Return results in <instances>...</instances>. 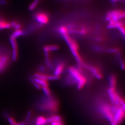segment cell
Segmentation results:
<instances>
[{
	"instance_id": "6da1fadb",
	"label": "cell",
	"mask_w": 125,
	"mask_h": 125,
	"mask_svg": "<svg viewBox=\"0 0 125 125\" xmlns=\"http://www.w3.org/2000/svg\"><path fill=\"white\" fill-rule=\"evenodd\" d=\"M63 35L64 39L66 41V42L69 45L72 54L74 57H75L77 62L79 66H84L85 64H84L81 57L80 55H79V53L78 52L79 47L76 42L75 41H74V40L72 39L69 36V35H68V34Z\"/></svg>"
},
{
	"instance_id": "7a4b0ae2",
	"label": "cell",
	"mask_w": 125,
	"mask_h": 125,
	"mask_svg": "<svg viewBox=\"0 0 125 125\" xmlns=\"http://www.w3.org/2000/svg\"><path fill=\"white\" fill-rule=\"evenodd\" d=\"M69 72L77 83V88L78 89H81L84 87L86 83V79L82 74L80 70L74 67H70L69 69Z\"/></svg>"
},
{
	"instance_id": "3957f363",
	"label": "cell",
	"mask_w": 125,
	"mask_h": 125,
	"mask_svg": "<svg viewBox=\"0 0 125 125\" xmlns=\"http://www.w3.org/2000/svg\"><path fill=\"white\" fill-rule=\"evenodd\" d=\"M43 100L42 104L39 105L38 108L41 110L49 111L51 112H56L58 109V105L56 100L51 98V96L47 97Z\"/></svg>"
},
{
	"instance_id": "277c9868",
	"label": "cell",
	"mask_w": 125,
	"mask_h": 125,
	"mask_svg": "<svg viewBox=\"0 0 125 125\" xmlns=\"http://www.w3.org/2000/svg\"><path fill=\"white\" fill-rule=\"evenodd\" d=\"M98 110L102 115L111 124L113 120L114 114L112 106L109 104L101 102L98 105Z\"/></svg>"
},
{
	"instance_id": "5b68a950",
	"label": "cell",
	"mask_w": 125,
	"mask_h": 125,
	"mask_svg": "<svg viewBox=\"0 0 125 125\" xmlns=\"http://www.w3.org/2000/svg\"><path fill=\"white\" fill-rule=\"evenodd\" d=\"M125 12L121 10H116L109 12L106 16V19L109 22L120 21L125 17Z\"/></svg>"
},
{
	"instance_id": "8992f818",
	"label": "cell",
	"mask_w": 125,
	"mask_h": 125,
	"mask_svg": "<svg viewBox=\"0 0 125 125\" xmlns=\"http://www.w3.org/2000/svg\"><path fill=\"white\" fill-rule=\"evenodd\" d=\"M125 116V105L120 106L114 115L113 120L112 123L118 125L121 122Z\"/></svg>"
},
{
	"instance_id": "52a82bcc",
	"label": "cell",
	"mask_w": 125,
	"mask_h": 125,
	"mask_svg": "<svg viewBox=\"0 0 125 125\" xmlns=\"http://www.w3.org/2000/svg\"><path fill=\"white\" fill-rule=\"evenodd\" d=\"M10 61V57L7 54L0 52V73L5 70Z\"/></svg>"
},
{
	"instance_id": "ba28073f",
	"label": "cell",
	"mask_w": 125,
	"mask_h": 125,
	"mask_svg": "<svg viewBox=\"0 0 125 125\" xmlns=\"http://www.w3.org/2000/svg\"><path fill=\"white\" fill-rule=\"evenodd\" d=\"M109 28H117L119 30L123 36L125 35V26L124 24L122 22L120 21L115 22H109V24L108 25Z\"/></svg>"
},
{
	"instance_id": "9c48e42d",
	"label": "cell",
	"mask_w": 125,
	"mask_h": 125,
	"mask_svg": "<svg viewBox=\"0 0 125 125\" xmlns=\"http://www.w3.org/2000/svg\"><path fill=\"white\" fill-rule=\"evenodd\" d=\"M10 42L12 47V58L13 61H16L18 58V44L16 38L11 36L10 37Z\"/></svg>"
},
{
	"instance_id": "30bf717a",
	"label": "cell",
	"mask_w": 125,
	"mask_h": 125,
	"mask_svg": "<svg viewBox=\"0 0 125 125\" xmlns=\"http://www.w3.org/2000/svg\"><path fill=\"white\" fill-rule=\"evenodd\" d=\"M35 18L38 22L41 24H46L49 20L47 14L42 12H38L35 14Z\"/></svg>"
},
{
	"instance_id": "8fae6325",
	"label": "cell",
	"mask_w": 125,
	"mask_h": 125,
	"mask_svg": "<svg viewBox=\"0 0 125 125\" xmlns=\"http://www.w3.org/2000/svg\"><path fill=\"white\" fill-rule=\"evenodd\" d=\"M85 67L90 70L94 76L96 77V78L98 79H100L102 78V73L98 68L95 66H90L87 65H86Z\"/></svg>"
},
{
	"instance_id": "7c38bea8",
	"label": "cell",
	"mask_w": 125,
	"mask_h": 125,
	"mask_svg": "<svg viewBox=\"0 0 125 125\" xmlns=\"http://www.w3.org/2000/svg\"><path fill=\"white\" fill-rule=\"evenodd\" d=\"M65 67L64 64L63 62H60L57 64L54 71V75L60 76L62 73Z\"/></svg>"
},
{
	"instance_id": "4fadbf2b",
	"label": "cell",
	"mask_w": 125,
	"mask_h": 125,
	"mask_svg": "<svg viewBox=\"0 0 125 125\" xmlns=\"http://www.w3.org/2000/svg\"><path fill=\"white\" fill-rule=\"evenodd\" d=\"M59 48V46L57 45H48L44 47V50L45 53H49L50 51L57 50Z\"/></svg>"
},
{
	"instance_id": "5bb4252c",
	"label": "cell",
	"mask_w": 125,
	"mask_h": 125,
	"mask_svg": "<svg viewBox=\"0 0 125 125\" xmlns=\"http://www.w3.org/2000/svg\"><path fill=\"white\" fill-rule=\"evenodd\" d=\"M12 27L11 23L5 19H0V30L9 29Z\"/></svg>"
},
{
	"instance_id": "9a60e30c",
	"label": "cell",
	"mask_w": 125,
	"mask_h": 125,
	"mask_svg": "<svg viewBox=\"0 0 125 125\" xmlns=\"http://www.w3.org/2000/svg\"><path fill=\"white\" fill-rule=\"evenodd\" d=\"M33 80L35 81L38 83V84L41 86L42 87L48 86V83L47 80L37 78H33Z\"/></svg>"
},
{
	"instance_id": "2e32d148",
	"label": "cell",
	"mask_w": 125,
	"mask_h": 125,
	"mask_svg": "<svg viewBox=\"0 0 125 125\" xmlns=\"http://www.w3.org/2000/svg\"><path fill=\"white\" fill-rule=\"evenodd\" d=\"M109 84L110 88L115 89L116 84V77L114 75H112L109 77Z\"/></svg>"
},
{
	"instance_id": "e0dca14e",
	"label": "cell",
	"mask_w": 125,
	"mask_h": 125,
	"mask_svg": "<svg viewBox=\"0 0 125 125\" xmlns=\"http://www.w3.org/2000/svg\"><path fill=\"white\" fill-rule=\"evenodd\" d=\"M47 123V119L43 116H40L36 120V125H45Z\"/></svg>"
},
{
	"instance_id": "ac0fdd59",
	"label": "cell",
	"mask_w": 125,
	"mask_h": 125,
	"mask_svg": "<svg viewBox=\"0 0 125 125\" xmlns=\"http://www.w3.org/2000/svg\"><path fill=\"white\" fill-rule=\"evenodd\" d=\"M25 34H26V32L21 29L15 30V32L12 34V36L14 38H16L17 37L24 35H25Z\"/></svg>"
},
{
	"instance_id": "d6986e66",
	"label": "cell",
	"mask_w": 125,
	"mask_h": 125,
	"mask_svg": "<svg viewBox=\"0 0 125 125\" xmlns=\"http://www.w3.org/2000/svg\"><path fill=\"white\" fill-rule=\"evenodd\" d=\"M39 2V0H34L32 3L29 5L28 9L30 11H32L36 8Z\"/></svg>"
},
{
	"instance_id": "ffe728a7",
	"label": "cell",
	"mask_w": 125,
	"mask_h": 125,
	"mask_svg": "<svg viewBox=\"0 0 125 125\" xmlns=\"http://www.w3.org/2000/svg\"><path fill=\"white\" fill-rule=\"evenodd\" d=\"M12 25V27H13L15 30L21 29L22 28V25L20 23H18V22L15 21H13L11 23Z\"/></svg>"
},
{
	"instance_id": "44dd1931",
	"label": "cell",
	"mask_w": 125,
	"mask_h": 125,
	"mask_svg": "<svg viewBox=\"0 0 125 125\" xmlns=\"http://www.w3.org/2000/svg\"><path fill=\"white\" fill-rule=\"evenodd\" d=\"M43 91L44 92V93L45 94V96L47 97H49L51 96V92L50 91V89L48 87H43L42 88Z\"/></svg>"
},
{
	"instance_id": "7402d4cb",
	"label": "cell",
	"mask_w": 125,
	"mask_h": 125,
	"mask_svg": "<svg viewBox=\"0 0 125 125\" xmlns=\"http://www.w3.org/2000/svg\"><path fill=\"white\" fill-rule=\"evenodd\" d=\"M59 32L63 35H66L68 34V29L65 26H62L59 28Z\"/></svg>"
},
{
	"instance_id": "603a6c76",
	"label": "cell",
	"mask_w": 125,
	"mask_h": 125,
	"mask_svg": "<svg viewBox=\"0 0 125 125\" xmlns=\"http://www.w3.org/2000/svg\"><path fill=\"white\" fill-rule=\"evenodd\" d=\"M8 121L10 123L11 125H17V123L13 118L11 117H9L8 118Z\"/></svg>"
},
{
	"instance_id": "cb8c5ba5",
	"label": "cell",
	"mask_w": 125,
	"mask_h": 125,
	"mask_svg": "<svg viewBox=\"0 0 125 125\" xmlns=\"http://www.w3.org/2000/svg\"><path fill=\"white\" fill-rule=\"evenodd\" d=\"M32 115V112L31 111H28V112L27 113L26 117V121H28L29 120L31 119V117Z\"/></svg>"
},
{
	"instance_id": "d4e9b609",
	"label": "cell",
	"mask_w": 125,
	"mask_h": 125,
	"mask_svg": "<svg viewBox=\"0 0 125 125\" xmlns=\"http://www.w3.org/2000/svg\"><path fill=\"white\" fill-rule=\"evenodd\" d=\"M87 30L86 28H83L81 29V30L80 31V33L83 35H85L87 34Z\"/></svg>"
},
{
	"instance_id": "484cf974",
	"label": "cell",
	"mask_w": 125,
	"mask_h": 125,
	"mask_svg": "<svg viewBox=\"0 0 125 125\" xmlns=\"http://www.w3.org/2000/svg\"><path fill=\"white\" fill-rule=\"evenodd\" d=\"M26 123L25 122H21L17 123V125H26Z\"/></svg>"
},
{
	"instance_id": "4316f807",
	"label": "cell",
	"mask_w": 125,
	"mask_h": 125,
	"mask_svg": "<svg viewBox=\"0 0 125 125\" xmlns=\"http://www.w3.org/2000/svg\"><path fill=\"white\" fill-rule=\"evenodd\" d=\"M117 51H118V50L116 49H111V50H109V51L112 53L116 52Z\"/></svg>"
},
{
	"instance_id": "83f0119b",
	"label": "cell",
	"mask_w": 125,
	"mask_h": 125,
	"mask_svg": "<svg viewBox=\"0 0 125 125\" xmlns=\"http://www.w3.org/2000/svg\"><path fill=\"white\" fill-rule=\"evenodd\" d=\"M59 121H54V122H52L51 123V125H58V122Z\"/></svg>"
},
{
	"instance_id": "f1b7e54d",
	"label": "cell",
	"mask_w": 125,
	"mask_h": 125,
	"mask_svg": "<svg viewBox=\"0 0 125 125\" xmlns=\"http://www.w3.org/2000/svg\"><path fill=\"white\" fill-rule=\"evenodd\" d=\"M121 67L122 69H124L125 67V65H124V62H121Z\"/></svg>"
},
{
	"instance_id": "f546056e",
	"label": "cell",
	"mask_w": 125,
	"mask_h": 125,
	"mask_svg": "<svg viewBox=\"0 0 125 125\" xmlns=\"http://www.w3.org/2000/svg\"><path fill=\"white\" fill-rule=\"evenodd\" d=\"M0 3L2 4H4L5 5L6 4V1L5 0H0Z\"/></svg>"
},
{
	"instance_id": "4dcf8cb0",
	"label": "cell",
	"mask_w": 125,
	"mask_h": 125,
	"mask_svg": "<svg viewBox=\"0 0 125 125\" xmlns=\"http://www.w3.org/2000/svg\"><path fill=\"white\" fill-rule=\"evenodd\" d=\"M111 0L113 2H116L117 1H118V0Z\"/></svg>"
}]
</instances>
